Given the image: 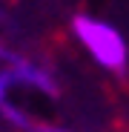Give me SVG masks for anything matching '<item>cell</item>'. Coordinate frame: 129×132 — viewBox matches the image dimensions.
Wrapping results in <instances>:
<instances>
[{
    "label": "cell",
    "mask_w": 129,
    "mask_h": 132,
    "mask_svg": "<svg viewBox=\"0 0 129 132\" xmlns=\"http://www.w3.org/2000/svg\"><path fill=\"white\" fill-rule=\"evenodd\" d=\"M69 32L98 69L109 75H123L129 69V43L115 23L89 12H78L69 23Z\"/></svg>",
    "instance_id": "cell-1"
},
{
    "label": "cell",
    "mask_w": 129,
    "mask_h": 132,
    "mask_svg": "<svg viewBox=\"0 0 129 132\" xmlns=\"http://www.w3.org/2000/svg\"><path fill=\"white\" fill-rule=\"evenodd\" d=\"M3 66L12 72L17 89H29V92L46 95V98H57L60 95V80H57V75H55V69H52L49 63L9 49Z\"/></svg>",
    "instance_id": "cell-2"
},
{
    "label": "cell",
    "mask_w": 129,
    "mask_h": 132,
    "mask_svg": "<svg viewBox=\"0 0 129 132\" xmlns=\"http://www.w3.org/2000/svg\"><path fill=\"white\" fill-rule=\"evenodd\" d=\"M26 132H69V129H63L57 123H49V121H32Z\"/></svg>",
    "instance_id": "cell-3"
},
{
    "label": "cell",
    "mask_w": 129,
    "mask_h": 132,
    "mask_svg": "<svg viewBox=\"0 0 129 132\" xmlns=\"http://www.w3.org/2000/svg\"><path fill=\"white\" fill-rule=\"evenodd\" d=\"M6 52H9V49L3 46V40H0V63H3V60H6Z\"/></svg>",
    "instance_id": "cell-4"
}]
</instances>
